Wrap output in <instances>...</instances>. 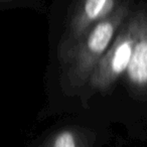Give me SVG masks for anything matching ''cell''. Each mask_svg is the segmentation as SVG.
Here are the masks:
<instances>
[{"mask_svg": "<svg viewBox=\"0 0 147 147\" xmlns=\"http://www.w3.org/2000/svg\"><path fill=\"white\" fill-rule=\"evenodd\" d=\"M137 32L136 13L124 21L113 42L97 63L87 84L100 92L108 91L126 73L132 57Z\"/></svg>", "mask_w": 147, "mask_h": 147, "instance_id": "2", "label": "cell"}, {"mask_svg": "<svg viewBox=\"0 0 147 147\" xmlns=\"http://www.w3.org/2000/svg\"><path fill=\"white\" fill-rule=\"evenodd\" d=\"M129 15L128 5L124 2L118 4L112 14L95 24L73 49L59 57L63 81L67 87L79 88L88 83L97 63Z\"/></svg>", "mask_w": 147, "mask_h": 147, "instance_id": "1", "label": "cell"}, {"mask_svg": "<svg viewBox=\"0 0 147 147\" xmlns=\"http://www.w3.org/2000/svg\"><path fill=\"white\" fill-rule=\"evenodd\" d=\"M93 139L89 132L80 127H65L49 137L40 147H92Z\"/></svg>", "mask_w": 147, "mask_h": 147, "instance_id": "5", "label": "cell"}, {"mask_svg": "<svg viewBox=\"0 0 147 147\" xmlns=\"http://www.w3.org/2000/svg\"><path fill=\"white\" fill-rule=\"evenodd\" d=\"M117 5L116 0H81L61 41L59 57L73 49L95 24L112 14Z\"/></svg>", "mask_w": 147, "mask_h": 147, "instance_id": "3", "label": "cell"}, {"mask_svg": "<svg viewBox=\"0 0 147 147\" xmlns=\"http://www.w3.org/2000/svg\"><path fill=\"white\" fill-rule=\"evenodd\" d=\"M137 32L132 57L126 69L129 88L136 93H147V10L136 11Z\"/></svg>", "mask_w": 147, "mask_h": 147, "instance_id": "4", "label": "cell"}]
</instances>
